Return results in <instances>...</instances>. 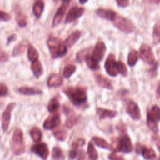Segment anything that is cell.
<instances>
[{"mask_svg": "<svg viewBox=\"0 0 160 160\" xmlns=\"http://www.w3.org/2000/svg\"><path fill=\"white\" fill-rule=\"evenodd\" d=\"M64 92L75 105L82 104L87 101L86 89L82 87H68L64 89Z\"/></svg>", "mask_w": 160, "mask_h": 160, "instance_id": "1", "label": "cell"}, {"mask_svg": "<svg viewBox=\"0 0 160 160\" xmlns=\"http://www.w3.org/2000/svg\"><path fill=\"white\" fill-rule=\"evenodd\" d=\"M47 44L53 58L62 57L67 53L66 46L57 38L51 37L48 40Z\"/></svg>", "mask_w": 160, "mask_h": 160, "instance_id": "2", "label": "cell"}, {"mask_svg": "<svg viewBox=\"0 0 160 160\" xmlns=\"http://www.w3.org/2000/svg\"><path fill=\"white\" fill-rule=\"evenodd\" d=\"M11 146L12 152L16 155H19L24 152L25 144L21 129L18 128L14 131L11 141Z\"/></svg>", "mask_w": 160, "mask_h": 160, "instance_id": "3", "label": "cell"}, {"mask_svg": "<svg viewBox=\"0 0 160 160\" xmlns=\"http://www.w3.org/2000/svg\"><path fill=\"white\" fill-rule=\"evenodd\" d=\"M160 121V108L153 106L147 114V124L154 132L158 131V122Z\"/></svg>", "mask_w": 160, "mask_h": 160, "instance_id": "4", "label": "cell"}, {"mask_svg": "<svg viewBox=\"0 0 160 160\" xmlns=\"http://www.w3.org/2000/svg\"><path fill=\"white\" fill-rule=\"evenodd\" d=\"M113 24L118 29L126 33H131L135 31V27L132 22L122 16H116Z\"/></svg>", "mask_w": 160, "mask_h": 160, "instance_id": "5", "label": "cell"}, {"mask_svg": "<svg viewBox=\"0 0 160 160\" xmlns=\"http://www.w3.org/2000/svg\"><path fill=\"white\" fill-rule=\"evenodd\" d=\"M132 149V144L129 136L126 134L122 135L118 140L116 151L124 153H129L131 152Z\"/></svg>", "mask_w": 160, "mask_h": 160, "instance_id": "6", "label": "cell"}, {"mask_svg": "<svg viewBox=\"0 0 160 160\" xmlns=\"http://www.w3.org/2000/svg\"><path fill=\"white\" fill-rule=\"evenodd\" d=\"M140 58L145 62L151 64L155 61V58L151 48L147 44H142L139 49Z\"/></svg>", "mask_w": 160, "mask_h": 160, "instance_id": "7", "label": "cell"}, {"mask_svg": "<svg viewBox=\"0 0 160 160\" xmlns=\"http://www.w3.org/2000/svg\"><path fill=\"white\" fill-rule=\"evenodd\" d=\"M104 67L107 73L111 76H116L118 74L117 70V61L113 54H109L107 58Z\"/></svg>", "mask_w": 160, "mask_h": 160, "instance_id": "8", "label": "cell"}, {"mask_svg": "<svg viewBox=\"0 0 160 160\" xmlns=\"http://www.w3.org/2000/svg\"><path fill=\"white\" fill-rule=\"evenodd\" d=\"M31 151L43 160H46L49 155L48 147L44 142H39L34 144L31 147Z\"/></svg>", "mask_w": 160, "mask_h": 160, "instance_id": "9", "label": "cell"}, {"mask_svg": "<svg viewBox=\"0 0 160 160\" xmlns=\"http://www.w3.org/2000/svg\"><path fill=\"white\" fill-rule=\"evenodd\" d=\"M84 12L85 9L82 7H73L68 12L65 19V23H70L74 21L76 19L82 16Z\"/></svg>", "mask_w": 160, "mask_h": 160, "instance_id": "10", "label": "cell"}, {"mask_svg": "<svg viewBox=\"0 0 160 160\" xmlns=\"http://www.w3.org/2000/svg\"><path fill=\"white\" fill-rule=\"evenodd\" d=\"M16 106V103L11 102L8 105L5 111L3 112L2 118V128L4 131L8 130L10 121H11V111Z\"/></svg>", "mask_w": 160, "mask_h": 160, "instance_id": "11", "label": "cell"}, {"mask_svg": "<svg viewBox=\"0 0 160 160\" xmlns=\"http://www.w3.org/2000/svg\"><path fill=\"white\" fill-rule=\"evenodd\" d=\"M61 122L60 116L58 114H52L50 115L44 122L43 126L45 129L51 130L58 127Z\"/></svg>", "mask_w": 160, "mask_h": 160, "instance_id": "12", "label": "cell"}, {"mask_svg": "<svg viewBox=\"0 0 160 160\" xmlns=\"http://www.w3.org/2000/svg\"><path fill=\"white\" fill-rule=\"evenodd\" d=\"M126 111L128 114L134 120L140 119L141 113L138 104L134 101H129L126 107Z\"/></svg>", "mask_w": 160, "mask_h": 160, "instance_id": "13", "label": "cell"}, {"mask_svg": "<svg viewBox=\"0 0 160 160\" xmlns=\"http://www.w3.org/2000/svg\"><path fill=\"white\" fill-rule=\"evenodd\" d=\"M106 52V46L104 43L102 41H99L96 43L93 53H92V57L96 59L97 61H101L104 58V56Z\"/></svg>", "mask_w": 160, "mask_h": 160, "instance_id": "14", "label": "cell"}, {"mask_svg": "<svg viewBox=\"0 0 160 160\" xmlns=\"http://www.w3.org/2000/svg\"><path fill=\"white\" fill-rule=\"evenodd\" d=\"M62 82L63 79L62 76L59 74L54 73L49 77L47 83L49 88H56L62 85Z\"/></svg>", "mask_w": 160, "mask_h": 160, "instance_id": "15", "label": "cell"}, {"mask_svg": "<svg viewBox=\"0 0 160 160\" xmlns=\"http://www.w3.org/2000/svg\"><path fill=\"white\" fill-rule=\"evenodd\" d=\"M96 112L100 119H103L105 118H113L117 115V112L116 111L101 108H98L96 109Z\"/></svg>", "mask_w": 160, "mask_h": 160, "instance_id": "16", "label": "cell"}, {"mask_svg": "<svg viewBox=\"0 0 160 160\" xmlns=\"http://www.w3.org/2000/svg\"><path fill=\"white\" fill-rule=\"evenodd\" d=\"M97 14L103 18V19H106L109 21H114V19L116 18V13L112 11V10H110V9H99L97 10L96 11Z\"/></svg>", "mask_w": 160, "mask_h": 160, "instance_id": "17", "label": "cell"}, {"mask_svg": "<svg viewBox=\"0 0 160 160\" xmlns=\"http://www.w3.org/2000/svg\"><path fill=\"white\" fill-rule=\"evenodd\" d=\"M95 79L98 84V85L102 88L111 89H112V85L111 82V81L106 78V77L103 76L101 74H95Z\"/></svg>", "mask_w": 160, "mask_h": 160, "instance_id": "18", "label": "cell"}, {"mask_svg": "<svg viewBox=\"0 0 160 160\" xmlns=\"http://www.w3.org/2000/svg\"><path fill=\"white\" fill-rule=\"evenodd\" d=\"M81 36V32L79 31H76L71 33L65 40L64 44L67 48H71L72 46L80 38Z\"/></svg>", "mask_w": 160, "mask_h": 160, "instance_id": "19", "label": "cell"}, {"mask_svg": "<svg viewBox=\"0 0 160 160\" xmlns=\"http://www.w3.org/2000/svg\"><path fill=\"white\" fill-rule=\"evenodd\" d=\"M66 10V5L63 4L59 8V9H58V11H56V12L55 14L54 19H53V22H52L53 26H56L58 25L59 23H61V22L62 21V18L64 17V15L65 14Z\"/></svg>", "mask_w": 160, "mask_h": 160, "instance_id": "20", "label": "cell"}, {"mask_svg": "<svg viewBox=\"0 0 160 160\" xmlns=\"http://www.w3.org/2000/svg\"><path fill=\"white\" fill-rule=\"evenodd\" d=\"M18 91L19 93L24 95H36V94H41L42 93L41 89L35 88L31 87H21L18 89Z\"/></svg>", "mask_w": 160, "mask_h": 160, "instance_id": "21", "label": "cell"}, {"mask_svg": "<svg viewBox=\"0 0 160 160\" xmlns=\"http://www.w3.org/2000/svg\"><path fill=\"white\" fill-rule=\"evenodd\" d=\"M31 70L34 75L37 78H39L43 73V69L41 62L38 60L32 61L31 64Z\"/></svg>", "mask_w": 160, "mask_h": 160, "instance_id": "22", "label": "cell"}, {"mask_svg": "<svg viewBox=\"0 0 160 160\" xmlns=\"http://www.w3.org/2000/svg\"><path fill=\"white\" fill-rule=\"evenodd\" d=\"M84 61H86L88 66L89 69L92 70H98L99 68V64L98 61L94 59L92 56L89 54H87L84 58Z\"/></svg>", "mask_w": 160, "mask_h": 160, "instance_id": "23", "label": "cell"}, {"mask_svg": "<svg viewBox=\"0 0 160 160\" xmlns=\"http://www.w3.org/2000/svg\"><path fill=\"white\" fill-rule=\"evenodd\" d=\"M141 154L142 155L143 158L147 160H153L156 156V152L153 149L151 148H148L146 146L143 147Z\"/></svg>", "mask_w": 160, "mask_h": 160, "instance_id": "24", "label": "cell"}, {"mask_svg": "<svg viewBox=\"0 0 160 160\" xmlns=\"http://www.w3.org/2000/svg\"><path fill=\"white\" fill-rule=\"evenodd\" d=\"M92 140L98 146L106 149H111V146L105 139L98 136H94Z\"/></svg>", "mask_w": 160, "mask_h": 160, "instance_id": "25", "label": "cell"}, {"mask_svg": "<svg viewBox=\"0 0 160 160\" xmlns=\"http://www.w3.org/2000/svg\"><path fill=\"white\" fill-rule=\"evenodd\" d=\"M27 47V42L26 41H22L20 43H19L18 44H17L12 51V56H16L18 55H20L21 54H22L26 49Z\"/></svg>", "mask_w": 160, "mask_h": 160, "instance_id": "26", "label": "cell"}, {"mask_svg": "<svg viewBox=\"0 0 160 160\" xmlns=\"http://www.w3.org/2000/svg\"><path fill=\"white\" fill-rule=\"evenodd\" d=\"M44 9V3L41 1H38L32 8L33 13L36 18H39Z\"/></svg>", "mask_w": 160, "mask_h": 160, "instance_id": "27", "label": "cell"}, {"mask_svg": "<svg viewBox=\"0 0 160 160\" xmlns=\"http://www.w3.org/2000/svg\"><path fill=\"white\" fill-rule=\"evenodd\" d=\"M38 57L39 54L35 48L31 45H29L28 49V58L29 60L32 62L38 60Z\"/></svg>", "mask_w": 160, "mask_h": 160, "instance_id": "28", "label": "cell"}, {"mask_svg": "<svg viewBox=\"0 0 160 160\" xmlns=\"http://www.w3.org/2000/svg\"><path fill=\"white\" fill-rule=\"evenodd\" d=\"M29 133L31 137L34 142H39L41 141L42 138V132L40 129L37 127H34L31 129Z\"/></svg>", "mask_w": 160, "mask_h": 160, "instance_id": "29", "label": "cell"}, {"mask_svg": "<svg viewBox=\"0 0 160 160\" xmlns=\"http://www.w3.org/2000/svg\"><path fill=\"white\" fill-rule=\"evenodd\" d=\"M139 58L138 52L136 50H132L128 57V64L130 66H133L136 64Z\"/></svg>", "mask_w": 160, "mask_h": 160, "instance_id": "30", "label": "cell"}, {"mask_svg": "<svg viewBox=\"0 0 160 160\" xmlns=\"http://www.w3.org/2000/svg\"><path fill=\"white\" fill-rule=\"evenodd\" d=\"M52 158L54 160H64V155L59 147H54L52 151Z\"/></svg>", "mask_w": 160, "mask_h": 160, "instance_id": "31", "label": "cell"}, {"mask_svg": "<svg viewBox=\"0 0 160 160\" xmlns=\"http://www.w3.org/2000/svg\"><path fill=\"white\" fill-rule=\"evenodd\" d=\"M16 20L18 24L21 28L25 27L27 25V19L26 16L20 11L18 12Z\"/></svg>", "mask_w": 160, "mask_h": 160, "instance_id": "32", "label": "cell"}, {"mask_svg": "<svg viewBox=\"0 0 160 160\" xmlns=\"http://www.w3.org/2000/svg\"><path fill=\"white\" fill-rule=\"evenodd\" d=\"M88 154L91 159L96 160L98 158V152L91 142H89L88 146Z\"/></svg>", "mask_w": 160, "mask_h": 160, "instance_id": "33", "label": "cell"}, {"mask_svg": "<svg viewBox=\"0 0 160 160\" xmlns=\"http://www.w3.org/2000/svg\"><path fill=\"white\" fill-rule=\"evenodd\" d=\"M76 68L73 64H68L66 66L63 70V75L65 78H69L76 71Z\"/></svg>", "mask_w": 160, "mask_h": 160, "instance_id": "34", "label": "cell"}, {"mask_svg": "<svg viewBox=\"0 0 160 160\" xmlns=\"http://www.w3.org/2000/svg\"><path fill=\"white\" fill-rule=\"evenodd\" d=\"M59 108V102L56 98H52L49 102L48 109L49 112H53L57 111Z\"/></svg>", "mask_w": 160, "mask_h": 160, "instance_id": "35", "label": "cell"}, {"mask_svg": "<svg viewBox=\"0 0 160 160\" xmlns=\"http://www.w3.org/2000/svg\"><path fill=\"white\" fill-rule=\"evenodd\" d=\"M53 134H54V137L59 141H64L66 139L67 136H68L66 131L63 129L56 130V131H54Z\"/></svg>", "mask_w": 160, "mask_h": 160, "instance_id": "36", "label": "cell"}, {"mask_svg": "<svg viewBox=\"0 0 160 160\" xmlns=\"http://www.w3.org/2000/svg\"><path fill=\"white\" fill-rule=\"evenodd\" d=\"M117 70L118 73L123 76H126L128 74V69L126 65L122 61L117 62Z\"/></svg>", "mask_w": 160, "mask_h": 160, "instance_id": "37", "label": "cell"}, {"mask_svg": "<svg viewBox=\"0 0 160 160\" xmlns=\"http://www.w3.org/2000/svg\"><path fill=\"white\" fill-rule=\"evenodd\" d=\"M153 41L154 43L160 42V24H156L153 29Z\"/></svg>", "mask_w": 160, "mask_h": 160, "instance_id": "38", "label": "cell"}, {"mask_svg": "<svg viewBox=\"0 0 160 160\" xmlns=\"http://www.w3.org/2000/svg\"><path fill=\"white\" fill-rule=\"evenodd\" d=\"M85 144V141L84 139L82 138H79L74 141L72 144V149L77 150V149L80 147L83 146Z\"/></svg>", "mask_w": 160, "mask_h": 160, "instance_id": "39", "label": "cell"}, {"mask_svg": "<svg viewBox=\"0 0 160 160\" xmlns=\"http://www.w3.org/2000/svg\"><path fill=\"white\" fill-rule=\"evenodd\" d=\"M88 51H89L88 49H86V50H82V51L79 52L77 54V56H76L77 61L81 62L83 60H84V58L88 54Z\"/></svg>", "mask_w": 160, "mask_h": 160, "instance_id": "40", "label": "cell"}, {"mask_svg": "<svg viewBox=\"0 0 160 160\" xmlns=\"http://www.w3.org/2000/svg\"><path fill=\"white\" fill-rule=\"evenodd\" d=\"M76 123V118L74 116H69L66 121L65 126L68 128H71Z\"/></svg>", "mask_w": 160, "mask_h": 160, "instance_id": "41", "label": "cell"}, {"mask_svg": "<svg viewBox=\"0 0 160 160\" xmlns=\"http://www.w3.org/2000/svg\"><path fill=\"white\" fill-rule=\"evenodd\" d=\"M11 18V17L8 13H7L4 11H0V21H7L10 20Z\"/></svg>", "mask_w": 160, "mask_h": 160, "instance_id": "42", "label": "cell"}, {"mask_svg": "<svg viewBox=\"0 0 160 160\" xmlns=\"http://www.w3.org/2000/svg\"><path fill=\"white\" fill-rule=\"evenodd\" d=\"M9 55L3 51H0V62H4L8 61Z\"/></svg>", "mask_w": 160, "mask_h": 160, "instance_id": "43", "label": "cell"}, {"mask_svg": "<svg viewBox=\"0 0 160 160\" xmlns=\"http://www.w3.org/2000/svg\"><path fill=\"white\" fill-rule=\"evenodd\" d=\"M108 158L109 160H124L122 156L118 155L115 152H112L108 156Z\"/></svg>", "mask_w": 160, "mask_h": 160, "instance_id": "44", "label": "cell"}, {"mask_svg": "<svg viewBox=\"0 0 160 160\" xmlns=\"http://www.w3.org/2000/svg\"><path fill=\"white\" fill-rule=\"evenodd\" d=\"M8 92L7 86L2 83H0V96H5Z\"/></svg>", "mask_w": 160, "mask_h": 160, "instance_id": "45", "label": "cell"}, {"mask_svg": "<svg viewBox=\"0 0 160 160\" xmlns=\"http://www.w3.org/2000/svg\"><path fill=\"white\" fill-rule=\"evenodd\" d=\"M119 6L126 7L129 4V0H116Z\"/></svg>", "mask_w": 160, "mask_h": 160, "instance_id": "46", "label": "cell"}, {"mask_svg": "<svg viewBox=\"0 0 160 160\" xmlns=\"http://www.w3.org/2000/svg\"><path fill=\"white\" fill-rule=\"evenodd\" d=\"M78 156V152H77V150L76 149H71V150L69 152V158L71 159H74L76 158Z\"/></svg>", "mask_w": 160, "mask_h": 160, "instance_id": "47", "label": "cell"}, {"mask_svg": "<svg viewBox=\"0 0 160 160\" xmlns=\"http://www.w3.org/2000/svg\"><path fill=\"white\" fill-rule=\"evenodd\" d=\"M144 146L141 145V144L139 143H137L136 145V148H135V151H136V152L137 154H140L141 153V151L142 150V148H143Z\"/></svg>", "mask_w": 160, "mask_h": 160, "instance_id": "48", "label": "cell"}, {"mask_svg": "<svg viewBox=\"0 0 160 160\" xmlns=\"http://www.w3.org/2000/svg\"><path fill=\"white\" fill-rule=\"evenodd\" d=\"M85 158V153L83 150H80L78 154V160H84Z\"/></svg>", "mask_w": 160, "mask_h": 160, "instance_id": "49", "label": "cell"}, {"mask_svg": "<svg viewBox=\"0 0 160 160\" xmlns=\"http://www.w3.org/2000/svg\"><path fill=\"white\" fill-rule=\"evenodd\" d=\"M143 1L149 4H158L160 2V0H143Z\"/></svg>", "mask_w": 160, "mask_h": 160, "instance_id": "50", "label": "cell"}, {"mask_svg": "<svg viewBox=\"0 0 160 160\" xmlns=\"http://www.w3.org/2000/svg\"><path fill=\"white\" fill-rule=\"evenodd\" d=\"M156 94H157V97L158 98H160V82L158 84V88H157V90H156Z\"/></svg>", "mask_w": 160, "mask_h": 160, "instance_id": "51", "label": "cell"}, {"mask_svg": "<svg viewBox=\"0 0 160 160\" xmlns=\"http://www.w3.org/2000/svg\"><path fill=\"white\" fill-rule=\"evenodd\" d=\"M88 0H79V2L81 4H83L84 3H86Z\"/></svg>", "mask_w": 160, "mask_h": 160, "instance_id": "52", "label": "cell"}, {"mask_svg": "<svg viewBox=\"0 0 160 160\" xmlns=\"http://www.w3.org/2000/svg\"><path fill=\"white\" fill-rule=\"evenodd\" d=\"M62 2H65V3H68V2H69L71 0H61Z\"/></svg>", "mask_w": 160, "mask_h": 160, "instance_id": "53", "label": "cell"}]
</instances>
